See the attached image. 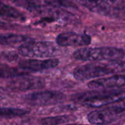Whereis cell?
Returning <instances> with one entry per match:
<instances>
[{"label":"cell","mask_w":125,"mask_h":125,"mask_svg":"<svg viewBox=\"0 0 125 125\" xmlns=\"http://www.w3.org/2000/svg\"><path fill=\"white\" fill-rule=\"evenodd\" d=\"M10 27H12V25L0 21V29H7L8 28H10Z\"/></svg>","instance_id":"ffe728a7"},{"label":"cell","mask_w":125,"mask_h":125,"mask_svg":"<svg viewBox=\"0 0 125 125\" xmlns=\"http://www.w3.org/2000/svg\"><path fill=\"white\" fill-rule=\"evenodd\" d=\"M72 117L69 115H60L45 118L41 121L43 125H66L71 121Z\"/></svg>","instance_id":"9a60e30c"},{"label":"cell","mask_w":125,"mask_h":125,"mask_svg":"<svg viewBox=\"0 0 125 125\" xmlns=\"http://www.w3.org/2000/svg\"><path fill=\"white\" fill-rule=\"evenodd\" d=\"M88 86L91 89H108L124 87L125 86V75L118 74L109 78L93 80L88 83Z\"/></svg>","instance_id":"9c48e42d"},{"label":"cell","mask_w":125,"mask_h":125,"mask_svg":"<svg viewBox=\"0 0 125 125\" xmlns=\"http://www.w3.org/2000/svg\"><path fill=\"white\" fill-rule=\"evenodd\" d=\"M124 97H125V93L123 92L104 95H93L85 98L83 104L86 107L100 108L102 106L109 105L110 104L119 100Z\"/></svg>","instance_id":"8fae6325"},{"label":"cell","mask_w":125,"mask_h":125,"mask_svg":"<svg viewBox=\"0 0 125 125\" xmlns=\"http://www.w3.org/2000/svg\"><path fill=\"white\" fill-rule=\"evenodd\" d=\"M11 1L24 10L32 12H42L43 10V5L38 0H11Z\"/></svg>","instance_id":"4fadbf2b"},{"label":"cell","mask_w":125,"mask_h":125,"mask_svg":"<svg viewBox=\"0 0 125 125\" xmlns=\"http://www.w3.org/2000/svg\"><path fill=\"white\" fill-rule=\"evenodd\" d=\"M65 97V94L60 92L42 91L28 94L25 96L24 100L33 105L45 106L60 103Z\"/></svg>","instance_id":"8992f818"},{"label":"cell","mask_w":125,"mask_h":125,"mask_svg":"<svg viewBox=\"0 0 125 125\" xmlns=\"http://www.w3.org/2000/svg\"><path fill=\"white\" fill-rule=\"evenodd\" d=\"M0 18L8 21H25V17L21 12L3 2H0Z\"/></svg>","instance_id":"7c38bea8"},{"label":"cell","mask_w":125,"mask_h":125,"mask_svg":"<svg viewBox=\"0 0 125 125\" xmlns=\"http://www.w3.org/2000/svg\"><path fill=\"white\" fill-rule=\"evenodd\" d=\"M29 37L15 34H9L0 35V45H13L16 44H23L29 42Z\"/></svg>","instance_id":"5bb4252c"},{"label":"cell","mask_w":125,"mask_h":125,"mask_svg":"<svg viewBox=\"0 0 125 125\" xmlns=\"http://www.w3.org/2000/svg\"><path fill=\"white\" fill-rule=\"evenodd\" d=\"M0 78H1V70H0Z\"/></svg>","instance_id":"7402d4cb"},{"label":"cell","mask_w":125,"mask_h":125,"mask_svg":"<svg viewBox=\"0 0 125 125\" xmlns=\"http://www.w3.org/2000/svg\"><path fill=\"white\" fill-rule=\"evenodd\" d=\"M2 56L5 59L10 60V61H14L18 57L17 54L14 51H7V52H4V53H2Z\"/></svg>","instance_id":"ac0fdd59"},{"label":"cell","mask_w":125,"mask_h":125,"mask_svg":"<svg viewBox=\"0 0 125 125\" xmlns=\"http://www.w3.org/2000/svg\"><path fill=\"white\" fill-rule=\"evenodd\" d=\"M74 125V124H72V125Z\"/></svg>","instance_id":"44dd1931"},{"label":"cell","mask_w":125,"mask_h":125,"mask_svg":"<svg viewBox=\"0 0 125 125\" xmlns=\"http://www.w3.org/2000/svg\"><path fill=\"white\" fill-rule=\"evenodd\" d=\"M73 56L80 61H117L125 56L123 50L113 47L100 48H82L75 51Z\"/></svg>","instance_id":"7a4b0ae2"},{"label":"cell","mask_w":125,"mask_h":125,"mask_svg":"<svg viewBox=\"0 0 125 125\" xmlns=\"http://www.w3.org/2000/svg\"><path fill=\"white\" fill-rule=\"evenodd\" d=\"M125 113V97L110 104V107L97 110L88 115V120L91 125H105L119 119Z\"/></svg>","instance_id":"3957f363"},{"label":"cell","mask_w":125,"mask_h":125,"mask_svg":"<svg viewBox=\"0 0 125 125\" xmlns=\"http://www.w3.org/2000/svg\"><path fill=\"white\" fill-rule=\"evenodd\" d=\"M18 53L27 58H53L60 53V49L52 42H27L18 48Z\"/></svg>","instance_id":"277c9868"},{"label":"cell","mask_w":125,"mask_h":125,"mask_svg":"<svg viewBox=\"0 0 125 125\" xmlns=\"http://www.w3.org/2000/svg\"><path fill=\"white\" fill-rule=\"evenodd\" d=\"M91 42L90 36L75 32H66L60 34L56 38V42L62 47H78L88 45Z\"/></svg>","instance_id":"52a82bcc"},{"label":"cell","mask_w":125,"mask_h":125,"mask_svg":"<svg viewBox=\"0 0 125 125\" xmlns=\"http://www.w3.org/2000/svg\"><path fill=\"white\" fill-rule=\"evenodd\" d=\"M27 111L13 108H0V116L2 117H10V116H21L27 114Z\"/></svg>","instance_id":"2e32d148"},{"label":"cell","mask_w":125,"mask_h":125,"mask_svg":"<svg viewBox=\"0 0 125 125\" xmlns=\"http://www.w3.org/2000/svg\"><path fill=\"white\" fill-rule=\"evenodd\" d=\"M7 94V91L6 90V89L3 87H0V100L5 98Z\"/></svg>","instance_id":"d6986e66"},{"label":"cell","mask_w":125,"mask_h":125,"mask_svg":"<svg viewBox=\"0 0 125 125\" xmlns=\"http://www.w3.org/2000/svg\"><path fill=\"white\" fill-rule=\"evenodd\" d=\"M59 64L57 59H30L22 60L19 62V67L26 71H41L49 70L57 67Z\"/></svg>","instance_id":"30bf717a"},{"label":"cell","mask_w":125,"mask_h":125,"mask_svg":"<svg viewBox=\"0 0 125 125\" xmlns=\"http://www.w3.org/2000/svg\"><path fill=\"white\" fill-rule=\"evenodd\" d=\"M125 72V62L111 61L108 63L88 64L74 69L73 75L75 79L85 81L99 78L108 75Z\"/></svg>","instance_id":"6da1fadb"},{"label":"cell","mask_w":125,"mask_h":125,"mask_svg":"<svg viewBox=\"0 0 125 125\" xmlns=\"http://www.w3.org/2000/svg\"><path fill=\"white\" fill-rule=\"evenodd\" d=\"M90 11L99 15L111 16L122 11L125 4L123 0H77Z\"/></svg>","instance_id":"5b68a950"},{"label":"cell","mask_w":125,"mask_h":125,"mask_svg":"<svg viewBox=\"0 0 125 125\" xmlns=\"http://www.w3.org/2000/svg\"><path fill=\"white\" fill-rule=\"evenodd\" d=\"M44 1L47 5L54 7L55 8H57V7L72 8L74 7L72 3H71L69 0H44Z\"/></svg>","instance_id":"e0dca14e"},{"label":"cell","mask_w":125,"mask_h":125,"mask_svg":"<svg viewBox=\"0 0 125 125\" xmlns=\"http://www.w3.org/2000/svg\"><path fill=\"white\" fill-rule=\"evenodd\" d=\"M20 76L10 82L9 86L20 91L41 89L45 86V81L39 77Z\"/></svg>","instance_id":"ba28073f"}]
</instances>
